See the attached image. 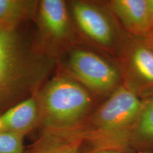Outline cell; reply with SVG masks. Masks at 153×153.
Returning a JSON list of instances; mask_svg holds the SVG:
<instances>
[{
  "label": "cell",
  "instance_id": "9a60e30c",
  "mask_svg": "<svg viewBox=\"0 0 153 153\" xmlns=\"http://www.w3.org/2000/svg\"><path fill=\"white\" fill-rule=\"evenodd\" d=\"M149 38H150L151 39H152V41H153V31H152V33H151V35H150V36H149Z\"/></svg>",
  "mask_w": 153,
  "mask_h": 153
},
{
  "label": "cell",
  "instance_id": "7c38bea8",
  "mask_svg": "<svg viewBox=\"0 0 153 153\" xmlns=\"http://www.w3.org/2000/svg\"><path fill=\"white\" fill-rule=\"evenodd\" d=\"M38 1L36 0H0V24L33 21Z\"/></svg>",
  "mask_w": 153,
  "mask_h": 153
},
{
  "label": "cell",
  "instance_id": "ba28073f",
  "mask_svg": "<svg viewBox=\"0 0 153 153\" xmlns=\"http://www.w3.org/2000/svg\"><path fill=\"white\" fill-rule=\"evenodd\" d=\"M128 34L149 37L153 31V0L107 1Z\"/></svg>",
  "mask_w": 153,
  "mask_h": 153
},
{
  "label": "cell",
  "instance_id": "4fadbf2b",
  "mask_svg": "<svg viewBox=\"0 0 153 153\" xmlns=\"http://www.w3.org/2000/svg\"><path fill=\"white\" fill-rule=\"evenodd\" d=\"M24 137L0 132V153H25Z\"/></svg>",
  "mask_w": 153,
  "mask_h": 153
},
{
  "label": "cell",
  "instance_id": "8fae6325",
  "mask_svg": "<svg viewBox=\"0 0 153 153\" xmlns=\"http://www.w3.org/2000/svg\"><path fill=\"white\" fill-rule=\"evenodd\" d=\"M25 153H84V141L62 133H41Z\"/></svg>",
  "mask_w": 153,
  "mask_h": 153
},
{
  "label": "cell",
  "instance_id": "3957f363",
  "mask_svg": "<svg viewBox=\"0 0 153 153\" xmlns=\"http://www.w3.org/2000/svg\"><path fill=\"white\" fill-rule=\"evenodd\" d=\"M140 97L122 85L96 106L87 121L72 136L84 141V150L123 152L128 133L141 106Z\"/></svg>",
  "mask_w": 153,
  "mask_h": 153
},
{
  "label": "cell",
  "instance_id": "6da1fadb",
  "mask_svg": "<svg viewBox=\"0 0 153 153\" xmlns=\"http://www.w3.org/2000/svg\"><path fill=\"white\" fill-rule=\"evenodd\" d=\"M30 22L0 24V114L37 93L56 69L36 45Z\"/></svg>",
  "mask_w": 153,
  "mask_h": 153
},
{
  "label": "cell",
  "instance_id": "5bb4252c",
  "mask_svg": "<svg viewBox=\"0 0 153 153\" xmlns=\"http://www.w3.org/2000/svg\"><path fill=\"white\" fill-rule=\"evenodd\" d=\"M84 153H153V152H124L116 150H84Z\"/></svg>",
  "mask_w": 153,
  "mask_h": 153
},
{
  "label": "cell",
  "instance_id": "9c48e42d",
  "mask_svg": "<svg viewBox=\"0 0 153 153\" xmlns=\"http://www.w3.org/2000/svg\"><path fill=\"white\" fill-rule=\"evenodd\" d=\"M39 108L36 94L0 114V132L26 137L37 131Z\"/></svg>",
  "mask_w": 153,
  "mask_h": 153
},
{
  "label": "cell",
  "instance_id": "8992f818",
  "mask_svg": "<svg viewBox=\"0 0 153 153\" xmlns=\"http://www.w3.org/2000/svg\"><path fill=\"white\" fill-rule=\"evenodd\" d=\"M33 24L36 45L56 62L72 47L85 44L74 26L68 1H38Z\"/></svg>",
  "mask_w": 153,
  "mask_h": 153
},
{
  "label": "cell",
  "instance_id": "5b68a950",
  "mask_svg": "<svg viewBox=\"0 0 153 153\" xmlns=\"http://www.w3.org/2000/svg\"><path fill=\"white\" fill-rule=\"evenodd\" d=\"M68 5L74 26L84 43L114 59L127 33L107 1L70 0Z\"/></svg>",
  "mask_w": 153,
  "mask_h": 153
},
{
  "label": "cell",
  "instance_id": "52a82bcc",
  "mask_svg": "<svg viewBox=\"0 0 153 153\" xmlns=\"http://www.w3.org/2000/svg\"><path fill=\"white\" fill-rule=\"evenodd\" d=\"M114 60L123 85L140 98L153 94V41L127 33Z\"/></svg>",
  "mask_w": 153,
  "mask_h": 153
},
{
  "label": "cell",
  "instance_id": "30bf717a",
  "mask_svg": "<svg viewBox=\"0 0 153 153\" xmlns=\"http://www.w3.org/2000/svg\"><path fill=\"white\" fill-rule=\"evenodd\" d=\"M141 99L139 114L126 138L124 152H153V94Z\"/></svg>",
  "mask_w": 153,
  "mask_h": 153
},
{
  "label": "cell",
  "instance_id": "7a4b0ae2",
  "mask_svg": "<svg viewBox=\"0 0 153 153\" xmlns=\"http://www.w3.org/2000/svg\"><path fill=\"white\" fill-rule=\"evenodd\" d=\"M36 97L39 108L37 135L77 131L99 104L79 82L56 69Z\"/></svg>",
  "mask_w": 153,
  "mask_h": 153
},
{
  "label": "cell",
  "instance_id": "277c9868",
  "mask_svg": "<svg viewBox=\"0 0 153 153\" xmlns=\"http://www.w3.org/2000/svg\"><path fill=\"white\" fill-rule=\"evenodd\" d=\"M56 70L72 78L101 102L123 85L116 60L85 44L72 47L57 59Z\"/></svg>",
  "mask_w": 153,
  "mask_h": 153
}]
</instances>
